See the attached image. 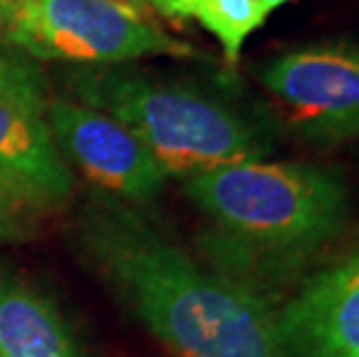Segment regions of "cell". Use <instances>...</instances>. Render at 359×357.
Masks as SVG:
<instances>
[{"instance_id": "cell-14", "label": "cell", "mask_w": 359, "mask_h": 357, "mask_svg": "<svg viewBox=\"0 0 359 357\" xmlns=\"http://www.w3.org/2000/svg\"><path fill=\"white\" fill-rule=\"evenodd\" d=\"M116 3H121V5L130 7V10L144 14V17H149V12H151V7H149L147 0H116Z\"/></svg>"}, {"instance_id": "cell-8", "label": "cell", "mask_w": 359, "mask_h": 357, "mask_svg": "<svg viewBox=\"0 0 359 357\" xmlns=\"http://www.w3.org/2000/svg\"><path fill=\"white\" fill-rule=\"evenodd\" d=\"M276 321L287 357H359V239L309 271Z\"/></svg>"}, {"instance_id": "cell-4", "label": "cell", "mask_w": 359, "mask_h": 357, "mask_svg": "<svg viewBox=\"0 0 359 357\" xmlns=\"http://www.w3.org/2000/svg\"><path fill=\"white\" fill-rule=\"evenodd\" d=\"M5 40L33 58L83 65L111 67L149 54L200 56L116 0H17Z\"/></svg>"}, {"instance_id": "cell-15", "label": "cell", "mask_w": 359, "mask_h": 357, "mask_svg": "<svg viewBox=\"0 0 359 357\" xmlns=\"http://www.w3.org/2000/svg\"><path fill=\"white\" fill-rule=\"evenodd\" d=\"M262 3H264V7H266V10H269V12H273V10H278L280 5H285L287 0H262Z\"/></svg>"}, {"instance_id": "cell-11", "label": "cell", "mask_w": 359, "mask_h": 357, "mask_svg": "<svg viewBox=\"0 0 359 357\" xmlns=\"http://www.w3.org/2000/svg\"><path fill=\"white\" fill-rule=\"evenodd\" d=\"M26 207L0 184V241H10L21 237L24 232Z\"/></svg>"}, {"instance_id": "cell-9", "label": "cell", "mask_w": 359, "mask_h": 357, "mask_svg": "<svg viewBox=\"0 0 359 357\" xmlns=\"http://www.w3.org/2000/svg\"><path fill=\"white\" fill-rule=\"evenodd\" d=\"M0 357H81L58 309L7 269H0Z\"/></svg>"}, {"instance_id": "cell-3", "label": "cell", "mask_w": 359, "mask_h": 357, "mask_svg": "<svg viewBox=\"0 0 359 357\" xmlns=\"http://www.w3.org/2000/svg\"><path fill=\"white\" fill-rule=\"evenodd\" d=\"M74 90L81 105L123 123L167 179L186 181L269 154V137L253 119L195 83L109 67L77 72Z\"/></svg>"}, {"instance_id": "cell-6", "label": "cell", "mask_w": 359, "mask_h": 357, "mask_svg": "<svg viewBox=\"0 0 359 357\" xmlns=\"http://www.w3.org/2000/svg\"><path fill=\"white\" fill-rule=\"evenodd\" d=\"M47 102L33 60L0 51V184L26 209L63 207L74 186L49 128Z\"/></svg>"}, {"instance_id": "cell-7", "label": "cell", "mask_w": 359, "mask_h": 357, "mask_svg": "<svg viewBox=\"0 0 359 357\" xmlns=\"http://www.w3.org/2000/svg\"><path fill=\"white\" fill-rule=\"evenodd\" d=\"M47 119L65 161L104 193L126 204H149L163 191L165 172L116 119L65 97H51Z\"/></svg>"}, {"instance_id": "cell-5", "label": "cell", "mask_w": 359, "mask_h": 357, "mask_svg": "<svg viewBox=\"0 0 359 357\" xmlns=\"http://www.w3.org/2000/svg\"><path fill=\"white\" fill-rule=\"evenodd\" d=\"M259 81L299 137L316 144L359 140V42L283 51L262 65Z\"/></svg>"}, {"instance_id": "cell-12", "label": "cell", "mask_w": 359, "mask_h": 357, "mask_svg": "<svg viewBox=\"0 0 359 357\" xmlns=\"http://www.w3.org/2000/svg\"><path fill=\"white\" fill-rule=\"evenodd\" d=\"M151 10H158L160 14H165V17H172V10L177 7L181 0H147Z\"/></svg>"}, {"instance_id": "cell-13", "label": "cell", "mask_w": 359, "mask_h": 357, "mask_svg": "<svg viewBox=\"0 0 359 357\" xmlns=\"http://www.w3.org/2000/svg\"><path fill=\"white\" fill-rule=\"evenodd\" d=\"M14 3H17V0H0V35H5V26H7V21H10Z\"/></svg>"}, {"instance_id": "cell-2", "label": "cell", "mask_w": 359, "mask_h": 357, "mask_svg": "<svg viewBox=\"0 0 359 357\" xmlns=\"http://www.w3.org/2000/svg\"><path fill=\"white\" fill-rule=\"evenodd\" d=\"M183 193L206 218L211 269L266 302L316 269L353 218L343 174L309 163L218 167L186 179Z\"/></svg>"}, {"instance_id": "cell-1", "label": "cell", "mask_w": 359, "mask_h": 357, "mask_svg": "<svg viewBox=\"0 0 359 357\" xmlns=\"http://www.w3.org/2000/svg\"><path fill=\"white\" fill-rule=\"evenodd\" d=\"M81 241L114 290L177 357H287L271 302L193 260L130 204L90 202Z\"/></svg>"}, {"instance_id": "cell-10", "label": "cell", "mask_w": 359, "mask_h": 357, "mask_svg": "<svg viewBox=\"0 0 359 357\" xmlns=\"http://www.w3.org/2000/svg\"><path fill=\"white\" fill-rule=\"evenodd\" d=\"M262 0H181L172 19H195L216 37L230 65L239 63L243 42L269 17Z\"/></svg>"}]
</instances>
